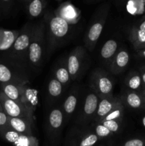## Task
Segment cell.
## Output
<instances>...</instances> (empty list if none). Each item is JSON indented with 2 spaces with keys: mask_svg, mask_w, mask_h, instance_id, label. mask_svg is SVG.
Listing matches in <instances>:
<instances>
[{
  "mask_svg": "<svg viewBox=\"0 0 145 146\" xmlns=\"http://www.w3.org/2000/svg\"><path fill=\"white\" fill-rule=\"evenodd\" d=\"M45 19L47 51L50 53L66 39L71 31V25L58 14L50 15L48 14Z\"/></svg>",
  "mask_w": 145,
  "mask_h": 146,
  "instance_id": "1",
  "label": "cell"
},
{
  "mask_svg": "<svg viewBox=\"0 0 145 146\" xmlns=\"http://www.w3.org/2000/svg\"><path fill=\"white\" fill-rule=\"evenodd\" d=\"M46 46L45 23L41 21L34 24L28 54V60L31 65L38 68L41 66Z\"/></svg>",
  "mask_w": 145,
  "mask_h": 146,
  "instance_id": "2",
  "label": "cell"
},
{
  "mask_svg": "<svg viewBox=\"0 0 145 146\" xmlns=\"http://www.w3.org/2000/svg\"><path fill=\"white\" fill-rule=\"evenodd\" d=\"M81 98L75 114V123L78 126L88 127L93 121L100 98L91 88L87 91L85 96H81Z\"/></svg>",
  "mask_w": 145,
  "mask_h": 146,
  "instance_id": "3",
  "label": "cell"
},
{
  "mask_svg": "<svg viewBox=\"0 0 145 146\" xmlns=\"http://www.w3.org/2000/svg\"><path fill=\"white\" fill-rule=\"evenodd\" d=\"M109 10V4H105L102 7H99L96 14H95L92 23L84 38L85 46L88 51H92L96 46L97 42L102 34L104 26L106 23Z\"/></svg>",
  "mask_w": 145,
  "mask_h": 146,
  "instance_id": "4",
  "label": "cell"
},
{
  "mask_svg": "<svg viewBox=\"0 0 145 146\" xmlns=\"http://www.w3.org/2000/svg\"><path fill=\"white\" fill-rule=\"evenodd\" d=\"M65 126L61 106H54L49 111L45 119V129L47 137L53 145L58 144Z\"/></svg>",
  "mask_w": 145,
  "mask_h": 146,
  "instance_id": "5",
  "label": "cell"
},
{
  "mask_svg": "<svg viewBox=\"0 0 145 146\" xmlns=\"http://www.w3.org/2000/svg\"><path fill=\"white\" fill-rule=\"evenodd\" d=\"M34 24H26L20 31L19 34L14 44L8 51L11 58L19 63H24L28 58V48L31 42Z\"/></svg>",
  "mask_w": 145,
  "mask_h": 146,
  "instance_id": "6",
  "label": "cell"
},
{
  "mask_svg": "<svg viewBox=\"0 0 145 146\" xmlns=\"http://www.w3.org/2000/svg\"><path fill=\"white\" fill-rule=\"evenodd\" d=\"M114 86L113 78L105 70L101 68L94 70L90 76V88L95 91L100 98L113 96Z\"/></svg>",
  "mask_w": 145,
  "mask_h": 146,
  "instance_id": "7",
  "label": "cell"
},
{
  "mask_svg": "<svg viewBox=\"0 0 145 146\" xmlns=\"http://www.w3.org/2000/svg\"><path fill=\"white\" fill-rule=\"evenodd\" d=\"M100 141L90 127L76 125L68 133L65 144L67 146H97Z\"/></svg>",
  "mask_w": 145,
  "mask_h": 146,
  "instance_id": "8",
  "label": "cell"
},
{
  "mask_svg": "<svg viewBox=\"0 0 145 146\" xmlns=\"http://www.w3.org/2000/svg\"><path fill=\"white\" fill-rule=\"evenodd\" d=\"M87 53L82 46H78L71 51L67 58V66L71 81L76 80L84 68Z\"/></svg>",
  "mask_w": 145,
  "mask_h": 146,
  "instance_id": "9",
  "label": "cell"
},
{
  "mask_svg": "<svg viewBox=\"0 0 145 146\" xmlns=\"http://www.w3.org/2000/svg\"><path fill=\"white\" fill-rule=\"evenodd\" d=\"M80 91L78 87H74L69 91L64 99L61 108L63 113L65 125L69 123L72 117L76 114L81 99Z\"/></svg>",
  "mask_w": 145,
  "mask_h": 146,
  "instance_id": "10",
  "label": "cell"
},
{
  "mask_svg": "<svg viewBox=\"0 0 145 146\" xmlns=\"http://www.w3.org/2000/svg\"><path fill=\"white\" fill-rule=\"evenodd\" d=\"M0 103L2 106L3 111L8 116L12 118H28L34 124V121L30 118L29 114L25 106L20 103L9 98L1 91H0Z\"/></svg>",
  "mask_w": 145,
  "mask_h": 146,
  "instance_id": "11",
  "label": "cell"
},
{
  "mask_svg": "<svg viewBox=\"0 0 145 146\" xmlns=\"http://www.w3.org/2000/svg\"><path fill=\"white\" fill-rule=\"evenodd\" d=\"M129 59L130 56L127 50L125 48L119 49L108 65L109 72L115 75L120 74L127 68Z\"/></svg>",
  "mask_w": 145,
  "mask_h": 146,
  "instance_id": "12",
  "label": "cell"
},
{
  "mask_svg": "<svg viewBox=\"0 0 145 146\" xmlns=\"http://www.w3.org/2000/svg\"><path fill=\"white\" fill-rule=\"evenodd\" d=\"M120 101V98L115 96L100 98L92 123H96L102 121V119L116 106L117 104Z\"/></svg>",
  "mask_w": 145,
  "mask_h": 146,
  "instance_id": "13",
  "label": "cell"
},
{
  "mask_svg": "<svg viewBox=\"0 0 145 146\" xmlns=\"http://www.w3.org/2000/svg\"><path fill=\"white\" fill-rule=\"evenodd\" d=\"M38 92L35 89L24 85L23 87L22 96L21 103L25 106L31 119L34 121V115L38 105Z\"/></svg>",
  "mask_w": 145,
  "mask_h": 146,
  "instance_id": "14",
  "label": "cell"
},
{
  "mask_svg": "<svg viewBox=\"0 0 145 146\" xmlns=\"http://www.w3.org/2000/svg\"><path fill=\"white\" fill-rule=\"evenodd\" d=\"M8 83L24 85L26 81L16 72H14L12 68L0 61V84Z\"/></svg>",
  "mask_w": 145,
  "mask_h": 146,
  "instance_id": "15",
  "label": "cell"
},
{
  "mask_svg": "<svg viewBox=\"0 0 145 146\" xmlns=\"http://www.w3.org/2000/svg\"><path fill=\"white\" fill-rule=\"evenodd\" d=\"M65 88L54 77L50 78L47 86V104L54 105L63 96Z\"/></svg>",
  "mask_w": 145,
  "mask_h": 146,
  "instance_id": "16",
  "label": "cell"
},
{
  "mask_svg": "<svg viewBox=\"0 0 145 146\" xmlns=\"http://www.w3.org/2000/svg\"><path fill=\"white\" fill-rule=\"evenodd\" d=\"M122 103L132 109L139 110L145 108V101L139 92L127 91L121 98Z\"/></svg>",
  "mask_w": 145,
  "mask_h": 146,
  "instance_id": "17",
  "label": "cell"
},
{
  "mask_svg": "<svg viewBox=\"0 0 145 146\" xmlns=\"http://www.w3.org/2000/svg\"><path fill=\"white\" fill-rule=\"evenodd\" d=\"M9 125L16 132L26 135H32V123L26 118H12L9 116Z\"/></svg>",
  "mask_w": 145,
  "mask_h": 146,
  "instance_id": "18",
  "label": "cell"
},
{
  "mask_svg": "<svg viewBox=\"0 0 145 146\" xmlns=\"http://www.w3.org/2000/svg\"><path fill=\"white\" fill-rule=\"evenodd\" d=\"M24 85L11 84V83L0 84V91H2L4 95L10 99L21 104V96H22L23 87Z\"/></svg>",
  "mask_w": 145,
  "mask_h": 146,
  "instance_id": "19",
  "label": "cell"
},
{
  "mask_svg": "<svg viewBox=\"0 0 145 146\" xmlns=\"http://www.w3.org/2000/svg\"><path fill=\"white\" fill-rule=\"evenodd\" d=\"M18 30H6L0 29V51H8L19 34Z\"/></svg>",
  "mask_w": 145,
  "mask_h": 146,
  "instance_id": "20",
  "label": "cell"
},
{
  "mask_svg": "<svg viewBox=\"0 0 145 146\" xmlns=\"http://www.w3.org/2000/svg\"><path fill=\"white\" fill-rule=\"evenodd\" d=\"M54 78L58 80L64 88L70 85L71 81L69 71L67 66V59H63L54 68Z\"/></svg>",
  "mask_w": 145,
  "mask_h": 146,
  "instance_id": "21",
  "label": "cell"
},
{
  "mask_svg": "<svg viewBox=\"0 0 145 146\" xmlns=\"http://www.w3.org/2000/svg\"><path fill=\"white\" fill-rule=\"evenodd\" d=\"M118 46L117 41L112 38L107 40L102 46L100 50V57L107 66L117 52Z\"/></svg>",
  "mask_w": 145,
  "mask_h": 146,
  "instance_id": "22",
  "label": "cell"
},
{
  "mask_svg": "<svg viewBox=\"0 0 145 146\" xmlns=\"http://www.w3.org/2000/svg\"><path fill=\"white\" fill-rule=\"evenodd\" d=\"M26 5L28 15L31 18H36L44 11L46 5V0H29Z\"/></svg>",
  "mask_w": 145,
  "mask_h": 146,
  "instance_id": "23",
  "label": "cell"
},
{
  "mask_svg": "<svg viewBox=\"0 0 145 146\" xmlns=\"http://www.w3.org/2000/svg\"><path fill=\"white\" fill-rule=\"evenodd\" d=\"M125 84L129 91L140 92L142 90V81L141 74L137 71H132L129 73L125 79Z\"/></svg>",
  "mask_w": 145,
  "mask_h": 146,
  "instance_id": "24",
  "label": "cell"
},
{
  "mask_svg": "<svg viewBox=\"0 0 145 146\" xmlns=\"http://www.w3.org/2000/svg\"><path fill=\"white\" fill-rule=\"evenodd\" d=\"M91 125V129L97 135V136L100 138V141L105 139H109L114 136V134L111 131H109L106 127L102 125L100 123H92Z\"/></svg>",
  "mask_w": 145,
  "mask_h": 146,
  "instance_id": "25",
  "label": "cell"
},
{
  "mask_svg": "<svg viewBox=\"0 0 145 146\" xmlns=\"http://www.w3.org/2000/svg\"><path fill=\"white\" fill-rule=\"evenodd\" d=\"M14 146H40L38 139L32 135H26L20 134Z\"/></svg>",
  "mask_w": 145,
  "mask_h": 146,
  "instance_id": "26",
  "label": "cell"
},
{
  "mask_svg": "<svg viewBox=\"0 0 145 146\" xmlns=\"http://www.w3.org/2000/svg\"><path fill=\"white\" fill-rule=\"evenodd\" d=\"M60 13H61L59 14L60 17L66 20L69 24L72 23L74 19H77V17H78V14L74 10L73 7L71 6H68V7L65 6L63 7Z\"/></svg>",
  "mask_w": 145,
  "mask_h": 146,
  "instance_id": "27",
  "label": "cell"
},
{
  "mask_svg": "<svg viewBox=\"0 0 145 146\" xmlns=\"http://www.w3.org/2000/svg\"><path fill=\"white\" fill-rule=\"evenodd\" d=\"M100 123L105 125L114 135L119 133L121 131L122 121H116V120H110V121H102Z\"/></svg>",
  "mask_w": 145,
  "mask_h": 146,
  "instance_id": "28",
  "label": "cell"
},
{
  "mask_svg": "<svg viewBox=\"0 0 145 146\" xmlns=\"http://www.w3.org/2000/svg\"><path fill=\"white\" fill-rule=\"evenodd\" d=\"M120 146H145L144 138H132L125 141Z\"/></svg>",
  "mask_w": 145,
  "mask_h": 146,
  "instance_id": "29",
  "label": "cell"
},
{
  "mask_svg": "<svg viewBox=\"0 0 145 146\" xmlns=\"http://www.w3.org/2000/svg\"><path fill=\"white\" fill-rule=\"evenodd\" d=\"M9 116L4 112L0 111V131L9 128Z\"/></svg>",
  "mask_w": 145,
  "mask_h": 146,
  "instance_id": "30",
  "label": "cell"
},
{
  "mask_svg": "<svg viewBox=\"0 0 145 146\" xmlns=\"http://www.w3.org/2000/svg\"><path fill=\"white\" fill-rule=\"evenodd\" d=\"M135 27H136V29H138L141 30V31H145V19H144L143 21H142L140 24H138L137 26H136Z\"/></svg>",
  "mask_w": 145,
  "mask_h": 146,
  "instance_id": "31",
  "label": "cell"
},
{
  "mask_svg": "<svg viewBox=\"0 0 145 146\" xmlns=\"http://www.w3.org/2000/svg\"><path fill=\"white\" fill-rule=\"evenodd\" d=\"M137 56L139 58H145V49H142L137 51Z\"/></svg>",
  "mask_w": 145,
  "mask_h": 146,
  "instance_id": "32",
  "label": "cell"
},
{
  "mask_svg": "<svg viewBox=\"0 0 145 146\" xmlns=\"http://www.w3.org/2000/svg\"><path fill=\"white\" fill-rule=\"evenodd\" d=\"M141 78H142V85L145 86V71H142L141 72Z\"/></svg>",
  "mask_w": 145,
  "mask_h": 146,
  "instance_id": "33",
  "label": "cell"
},
{
  "mask_svg": "<svg viewBox=\"0 0 145 146\" xmlns=\"http://www.w3.org/2000/svg\"><path fill=\"white\" fill-rule=\"evenodd\" d=\"M101 1H103V0H85V1H86L87 3H89V4H92V3H97Z\"/></svg>",
  "mask_w": 145,
  "mask_h": 146,
  "instance_id": "34",
  "label": "cell"
},
{
  "mask_svg": "<svg viewBox=\"0 0 145 146\" xmlns=\"http://www.w3.org/2000/svg\"><path fill=\"white\" fill-rule=\"evenodd\" d=\"M139 93H140L141 95L142 96V97H143L144 99V101H145V88L141 90V91Z\"/></svg>",
  "mask_w": 145,
  "mask_h": 146,
  "instance_id": "35",
  "label": "cell"
},
{
  "mask_svg": "<svg viewBox=\"0 0 145 146\" xmlns=\"http://www.w3.org/2000/svg\"><path fill=\"white\" fill-rule=\"evenodd\" d=\"M1 1H2L4 4H9V3L11 0H1Z\"/></svg>",
  "mask_w": 145,
  "mask_h": 146,
  "instance_id": "36",
  "label": "cell"
},
{
  "mask_svg": "<svg viewBox=\"0 0 145 146\" xmlns=\"http://www.w3.org/2000/svg\"><path fill=\"white\" fill-rule=\"evenodd\" d=\"M141 71H145V64H144V65L141 67Z\"/></svg>",
  "mask_w": 145,
  "mask_h": 146,
  "instance_id": "37",
  "label": "cell"
},
{
  "mask_svg": "<svg viewBox=\"0 0 145 146\" xmlns=\"http://www.w3.org/2000/svg\"><path fill=\"white\" fill-rule=\"evenodd\" d=\"M142 124H143L144 126L145 127V116L142 118Z\"/></svg>",
  "mask_w": 145,
  "mask_h": 146,
  "instance_id": "38",
  "label": "cell"
},
{
  "mask_svg": "<svg viewBox=\"0 0 145 146\" xmlns=\"http://www.w3.org/2000/svg\"><path fill=\"white\" fill-rule=\"evenodd\" d=\"M0 111H1V112H4V111H3V108H2V106H1V103H0Z\"/></svg>",
  "mask_w": 145,
  "mask_h": 146,
  "instance_id": "39",
  "label": "cell"
},
{
  "mask_svg": "<svg viewBox=\"0 0 145 146\" xmlns=\"http://www.w3.org/2000/svg\"><path fill=\"white\" fill-rule=\"evenodd\" d=\"M142 49H145V43L144 44V45L142 46ZM141 49V50H142Z\"/></svg>",
  "mask_w": 145,
  "mask_h": 146,
  "instance_id": "40",
  "label": "cell"
},
{
  "mask_svg": "<svg viewBox=\"0 0 145 146\" xmlns=\"http://www.w3.org/2000/svg\"><path fill=\"white\" fill-rule=\"evenodd\" d=\"M22 1H24V2H25L26 4V3L28 2V1H29V0H22Z\"/></svg>",
  "mask_w": 145,
  "mask_h": 146,
  "instance_id": "41",
  "label": "cell"
},
{
  "mask_svg": "<svg viewBox=\"0 0 145 146\" xmlns=\"http://www.w3.org/2000/svg\"><path fill=\"white\" fill-rule=\"evenodd\" d=\"M97 146H105V145H97Z\"/></svg>",
  "mask_w": 145,
  "mask_h": 146,
  "instance_id": "42",
  "label": "cell"
},
{
  "mask_svg": "<svg viewBox=\"0 0 145 146\" xmlns=\"http://www.w3.org/2000/svg\"><path fill=\"white\" fill-rule=\"evenodd\" d=\"M144 19H145V16H144Z\"/></svg>",
  "mask_w": 145,
  "mask_h": 146,
  "instance_id": "43",
  "label": "cell"
},
{
  "mask_svg": "<svg viewBox=\"0 0 145 146\" xmlns=\"http://www.w3.org/2000/svg\"><path fill=\"white\" fill-rule=\"evenodd\" d=\"M117 1H120V0H117Z\"/></svg>",
  "mask_w": 145,
  "mask_h": 146,
  "instance_id": "44",
  "label": "cell"
}]
</instances>
